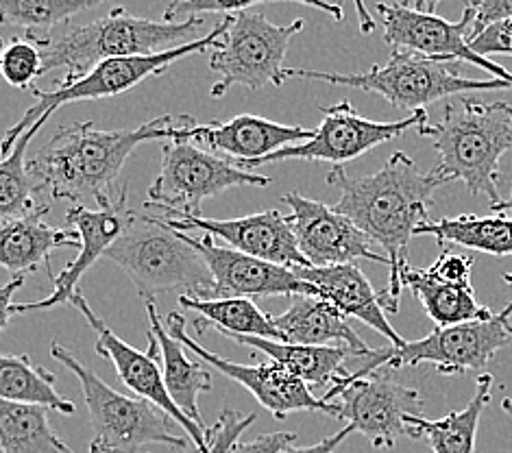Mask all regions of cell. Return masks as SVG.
<instances>
[{"label":"cell","instance_id":"obj_1","mask_svg":"<svg viewBox=\"0 0 512 453\" xmlns=\"http://www.w3.org/2000/svg\"><path fill=\"white\" fill-rule=\"evenodd\" d=\"M327 183L340 192L334 210L353 220L388 257V284L380 292V303L386 314H397L410 240L421 225L430 223L434 192L449 181L434 168L423 173L408 153L397 151L367 177H351L343 166H334Z\"/></svg>","mask_w":512,"mask_h":453},{"label":"cell","instance_id":"obj_2","mask_svg":"<svg viewBox=\"0 0 512 453\" xmlns=\"http://www.w3.org/2000/svg\"><path fill=\"white\" fill-rule=\"evenodd\" d=\"M181 120L184 116H160L136 129H96L90 120L75 122L29 157L31 177L51 201L92 199L105 207L125 186L120 173L129 155L144 142L173 140Z\"/></svg>","mask_w":512,"mask_h":453},{"label":"cell","instance_id":"obj_3","mask_svg":"<svg viewBox=\"0 0 512 453\" xmlns=\"http://www.w3.org/2000/svg\"><path fill=\"white\" fill-rule=\"evenodd\" d=\"M432 140L438 155L434 170L447 181H462L473 197H486L491 207L502 203L499 162L512 151V105L478 96H451L438 122L419 131Z\"/></svg>","mask_w":512,"mask_h":453},{"label":"cell","instance_id":"obj_4","mask_svg":"<svg viewBox=\"0 0 512 453\" xmlns=\"http://www.w3.org/2000/svg\"><path fill=\"white\" fill-rule=\"evenodd\" d=\"M203 16H192L181 22L149 20L129 14L125 7H116L105 18L85 24H64L38 42L42 48V77L51 70L64 68L66 77H81L107 59L153 55L170 51L181 44L197 40L203 29Z\"/></svg>","mask_w":512,"mask_h":453},{"label":"cell","instance_id":"obj_5","mask_svg":"<svg viewBox=\"0 0 512 453\" xmlns=\"http://www.w3.org/2000/svg\"><path fill=\"white\" fill-rule=\"evenodd\" d=\"M105 257L123 268L144 301H155L168 292L214 299L216 284L201 253L153 212H136Z\"/></svg>","mask_w":512,"mask_h":453},{"label":"cell","instance_id":"obj_6","mask_svg":"<svg viewBox=\"0 0 512 453\" xmlns=\"http://www.w3.org/2000/svg\"><path fill=\"white\" fill-rule=\"evenodd\" d=\"M229 22L231 18L227 16L225 20L218 22L210 33L203 35V38L181 44L177 48H170V51L107 59L81 77H64L53 90L33 88L31 94L35 99V105L27 109V114L20 118V122H16L14 127L7 129L5 140H3V157H7L11 151H14V146L27 131H33L35 136H38L40 129L46 125L48 118H51L59 107L77 103V101L112 99V96L133 90L136 85H140L146 79L162 75V72H166L170 66L177 64V61H181L184 57L205 53L207 48L214 51V48L221 46L225 33L229 29Z\"/></svg>","mask_w":512,"mask_h":453},{"label":"cell","instance_id":"obj_7","mask_svg":"<svg viewBox=\"0 0 512 453\" xmlns=\"http://www.w3.org/2000/svg\"><path fill=\"white\" fill-rule=\"evenodd\" d=\"M460 64L454 61H438L412 51H390L384 66H373L367 72L356 75H340V72H323L308 68H286L288 79H310L334 85H347L364 92H373L397 109L419 112L436 101H447L451 96L471 92L512 90V83L504 79H469L460 75Z\"/></svg>","mask_w":512,"mask_h":453},{"label":"cell","instance_id":"obj_8","mask_svg":"<svg viewBox=\"0 0 512 453\" xmlns=\"http://www.w3.org/2000/svg\"><path fill=\"white\" fill-rule=\"evenodd\" d=\"M51 355L79 379L85 408L90 414L94 438L90 453H140L151 445L186 447V440L173 432V419L151 401L129 397L107 386L103 379L79 362L62 342L53 340Z\"/></svg>","mask_w":512,"mask_h":453},{"label":"cell","instance_id":"obj_9","mask_svg":"<svg viewBox=\"0 0 512 453\" xmlns=\"http://www.w3.org/2000/svg\"><path fill=\"white\" fill-rule=\"evenodd\" d=\"M266 188L271 179L245 170L188 140L162 146L160 173L149 188L146 212L166 218L201 216L203 203L229 188Z\"/></svg>","mask_w":512,"mask_h":453},{"label":"cell","instance_id":"obj_10","mask_svg":"<svg viewBox=\"0 0 512 453\" xmlns=\"http://www.w3.org/2000/svg\"><path fill=\"white\" fill-rule=\"evenodd\" d=\"M229 29L221 46L210 55V70L218 79L210 94L221 99L234 85H242L251 92L282 88L288 81L284 59L290 40L303 31L306 22L301 18L290 24H275L262 11H240L229 16Z\"/></svg>","mask_w":512,"mask_h":453},{"label":"cell","instance_id":"obj_11","mask_svg":"<svg viewBox=\"0 0 512 453\" xmlns=\"http://www.w3.org/2000/svg\"><path fill=\"white\" fill-rule=\"evenodd\" d=\"M512 342V301L502 312L484 321H469L449 327H436L421 340L406 342L404 347L373 349L364 366L356 371L358 377L377 369H401V366L432 364L443 375H462L480 371L493 362L495 355Z\"/></svg>","mask_w":512,"mask_h":453},{"label":"cell","instance_id":"obj_12","mask_svg":"<svg viewBox=\"0 0 512 453\" xmlns=\"http://www.w3.org/2000/svg\"><path fill=\"white\" fill-rule=\"evenodd\" d=\"M323 120L314 129V136L308 142L286 146L282 151H275L262 159H247V162H236V166L245 170L262 168L266 164L286 162V159H301V162H329L340 166L351 162L364 153L377 149L406 131L425 129L430 125V116L425 109L412 112L408 118L397 122H375L362 118L349 101H340L336 105L321 107Z\"/></svg>","mask_w":512,"mask_h":453},{"label":"cell","instance_id":"obj_13","mask_svg":"<svg viewBox=\"0 0 512 453\" xmlns=\"http://www.w3.org/2000/svg\"><path fill=\"white\" fill-rule=\"evenodd\" d=\"M377 369L356 382H334L321 397L336 403V419L367 436L375 449H393L406 434L408 416L423 412V397L393 375Z\"/></svg>","mask_w":512,"mask_h":453},{"label":"cell","instance_id":"obj_14","mask_svg":"<svg viewBox=\"0 0 512 453\" xmlns=\"http://www.w3.org/2000/svg\"><path fill=\"white\" fill-rule=\"evenodd\" d=\"M70 305L75 308L79 314H83L85 321L96 332V353L101 358L109 360L114 364L116 375L120 377L129 390L136 393V397L151 401L153 406L164 410L170 419H173L181 430L186 432V436L192 440V445L197 447L201 453H207V430L201 427L197 421H192L188 414L179 410L177 403L170 399L166 384H164V375H162V360H160V347H157L155 338L149 336V349L146 353L133 349L127 345L125 340H120L112 327L105 325L99 314L92 310V305L88 303L81 292L77 290L70 299Z\"/></svg>","mask_w":512,"mask_h":453},{"label":"cell","instance_id":"obj_15","mask_svg":"<svg viewBox=\"0 0 512 453\" xmlns=\"http://www.w3.org/2000/svg\"><path fill=\"white\" fill-rule=\"evenodd\" d=\"M166 329L170 336L177 338L192 355L205 364H210L212 369L223 373L225 377L234 379L236 384L245 386L249 393L262 403V408L271 412L277 421H284L292 412H327L336 414V403H327L310 393V386L303 382L301 377L292 375L286 371L282 364H260V366H245L238 362H229L221 355L212 353L210 349L201 347L197 340L188 334V325L184 314L170 312L166 318Z\"/></svg>","mask_w":512,"mask_h":453},{"label":"cell","instance_id":"obj_16","mask_svg":"<svg viewBox=\"0 0 512 453\" xmlns=\"http://www.w3.org/2000/svg\"><path fill=\"white\" fill-rule=\"evenodd\" d=\"M282 203L288 205L292 231L310 266L356 264L358 260L388 266V257L373 249L371 238L334 207L303 197L297 190L284 194Z\"/></svg>","mask_w":512,"mask_h":453},{"label":"cell","instance_id":"obj_17","mask_svg":"<svg viewBox=\"0 0 512 453\" xmlns=\"http://www.w3.org/2000/svg\"><path fill=\"white\" fill-rule=\"evenodd\" d=\"M201 253L214 277V299L227 297H321L319 288L295 275L292 268L251 257L231 247H221L212 236L192 238L181 231Z\"/></svg>","mask_w":512,"mask_h":453},{"label":"cell","instance_id":"obj_18","mask_svg":"<svg viewBox=\"0 0 512 453\" xmlns=\"http://www.w3.org/2000/svg\"><path fill=\"white\" fill-rule=\"evenodd\" d=\"M133 216H136V210H131L127 205V186L120 188L112 203L99 207V210H88V207L83 205L70 207L66 212V225L79 231V255L75 257V262H70L64 271L53 279L51 297L35 303H14L11 305V316L48 310L55 308V305L70 303L83 275L88 273L103 255H107V251L112 249V244L125 234Z\"/></svg>","mask_w":512,"mask_h":453},{"label":"cell","instance_id":"obj_19","mask_svg":"<svg viewBox=\"0 0 512 453\" xmlns=\"http://www.w3.org/2000/svg\"><path fill=\"white\" fill-rule=\"evenodd\" d=\"M160 216V214H157ZM166 223L177 231H192L201 229L207 236L227 242V247L251 257L273 262L286 268H301L310 266L306 255L301 253L295 231H292L290 216L279 210H266L242 218H205V216H179L166 218Z\"/></svg>","mask_w":512,"mask_h":453},{"label":"cell","instance_id":"obj_20","mask_svg":"<svg viewBox=\"0 0 512 453\" xmlns=\"http://www.w3.org/2000/svg\"><path fill=\"white\" fill-rule=\"evenodd\" d=\"M312 136L314 131L310 129L242 114L231 120H212L207 125H199L192 116H184L173 140H188L207 151L225 153L234 162H247V159L268 157L292 144L308 142Z\"/></svg>","mask_w":512,"mask_h":453},{"label":"cell","instance_id":"obj_21","mask_svg":"<svg viewBox=\"0 0 512 453\" xmlns=\"http://www.w3.org/2000/svg\"><path fill=\"white\" fill-rule=\"evenodd\" d=\"M295 275L319 288L321 297L334 303L345 316L358 318L364 325L375 329L390 342V347L399 349L406 345V340L388 323V314L380 303V292L373 290L371 281L364 277L356 264L301 266L295 268Z\"/></svg>","mask_w":512,"mask_h":453},{"label":"cell","instance_id":"obj_22","mask_svg":"<svg viewBox=\"0 0 512 453\" xmlns=\"http://www.w3.org/2000/svg\"><path fill=\"white\" fill-rule=\"evenodd\" d=\"M279 338L290 345L347 347L356 358H369L373 349L364 342L334 303L323 297H292L290 308L275 314Z\"/></svg>","mask_w":512,"mask_h":453},{"label":"cell","instance_id":"obj_23","mask_svg":"<svg viewBox=\"0 0 512 453\" xmlns=\"http://www.w3.org/2000/svg\"><path fill=\"white\" fill-rule=\"evenodd\" d=\"M46 214L48 203H44L38 212L7 220L0 227V264L14 277L38 271L40 266L48 268V260L57 249L81 247L77 229L46 225Z\"/></svg>","mask_w":512,"mask_h":453},{"label":"cell","instance_id":"obj_24","mask_svg":"<svg viewBox=\"0 0 512 453\" xmlns=\"http://www.w3.org/2000/svg\"><path fill=\"white\" fill-rule=\"evenodd\" d=\"M146 314H149V336L155 338L157 347H160V360H162V375L170 399H173L179 410L188 414L192 421H197L201 427L203 416L199 410V395L210 393L212 390V373L205 369V362H197L188 358V349L181 345L177 338L170 336L168 329L162 325L160 316H157L155 301H144ZM207 430V427H205Z\"/></svg>","mask_w":512,"mask_h":453},{"label":"cell","instance_id":"obj_25","mask_svg":"<svg viewBox=\"0 0 512 453\" xmlns=\"http://www.w3.org/2000/svg\"><path fill=\"white\" fill-rule=\"evenodd\" d=\"M401 284L408 288L423 305L436 327L460 325L469 321H484L491 318L493 310L475 299L471 281L445 279L432 268H412L410 264L401 271Z\"/></svg>","mask_w":512,"mask_h":453},{"label":"cell","instance_id":"obj_26","mask_svg":"<svg viewBox=\"0 0 512 453\" xmlns=\"http://www.w3.org/2000/svg\"><path fill=\"white\" fill-rule=\"evenodd\" d=\"M495 379L482 373L475 384V395L462 410L449 412L443 419H425L423 414L408 416L406 434L412 440H425L434 453H473L482 412L493 399Z\"/></svg>","mask_w":512,"mask_h":453},{"label":"cell","instance_id":"obj_27","mask_svg":"<svg viewBox=\"0 0 512 453\" xmlns=\"http://www.w3.org/2000/svg\"><path fill=\"white\" fill-rule=\"evenodd\" d=\"M238 345L258 349L266 353L273 362L282 364L286 371L301 377L308 386L329 388L334 379L347 375L345 360L351 358V349L347 347H306V345H290L284 340H268L255 336H238L227 334Z\"/></svg>","mask_w":512,"mask_h":453},{"label":"cell","instance_id":"obj_28","mask_svg":"<svg viewBox=\"0 0 512 453\" xmlns=\"http://www.w3.org/2000/svg\"><path fill=\"white\" fill-rule=\"evenodd\" d=\"M417 236H434L438 244H458L471 251L495 257H512V218L493 212L491 216L462 214L456 218L430 220L417 229Z\"/></svg>","mask_w":512,"mask_h":453},{"label":"cell","instance_id":"obj_29","mask_svg":"<svg viewBox=\"0 0 512 453\" xmlns=\"http://www.w3.org/2000/svg\"><path fill=\"white\" fill-rule=\"evenodd\" d=\"M181 308L199 314L197 329L210 327L218 334H238V336H255L268 340L279 338L273 318L262 312L247 297H227V299H197V297H179Z\"/></svg>","mask_w":512,"mask_h":453},{"label":"cell","instance_id":"obj_30","mask_svg":"<svg viewBox=\"0 0 512 453\" xmlns=\"http://www.w3.org/2000/svg\"><path fill=\"white\" fill-rule=\"evenodd\" d=\"M57 377L35 364L29 355L0 358V397L5 401L42 406L59 414H75V403L55 388Z\"/></svg>","mask_w":512,"mask_h":453},{"label":"cell","instance_id":"obj_31","mask_svg":"<svg viewBox=\"0 0 512 453\" xmlns=\"http://www.w3.org/2000/svg\"><path fill=\"white\" fill-rule=\"evenodd\" d=\"M42 406L0 401V445L3 453H75L55 434Z\"/></svg>","mask_w":512,"mask_h":453},{"label":"cell","instance_id":"obj_32","mask_svg":"<svg viewBox=\"0 0 512 453\" xmlns=\"http://www.w3.org/2000/svg\"><path fill=\"white\" fill-rule=\"evenodd\" d=\"M103 3L107 0H0V16L9 27L22 29L24 38L44 40L70 18Z\"/></svg>","mask_w":512,"mask_h":453},{"label":"cell","instance_id":"obj_33","mask_svg":"<svg viewBox=\"0 0 512 453\" xmlns=\"http://www.w3.org/2000/svg\"><path fill=\"white\" fill-rule=\"evenodd\" d=\"M35 138L33 131H27L18 140L7 157L0 164V218L3 223L29 216L38 212L44 203H38V186L31 177L27 149Z\"/></svg>","mask_w":512,"mask_h":453},{"label":"cell","instance_id":"obj_34","mask_svg":"<svg viewBox=\"0 0 512 453\" xmlns=\"http://www.w3.org/2000/svg\"><path fill=\"white\" fill-rule=\"evenodd\" d=\"M266 3H297L323 11L329 18L336 22L345 20V9L332 0H173L164 11V20L168 22H181V18L188 20L192 16H203V14H227L236 16L240 11H251L255 5H266Z\"/></svg>","mask_w":512,"mask_h":453},{"label":"cell","instance_id":"obj_35","mask_svg":"<svg viewBox=\"0 0 512 453\" xmlns=\"http://www.w3.org/2000/svg\"><path fill=\"white\" fill-rule=\"evenodd\" d=\"M44 57L38 42H33L24 35L11 40L3 48V57H0V72H3L5 81L11 88L27 90L42 77Z\"/></svg>","mask_w":512,"mask_h":453},{"label":"cell","instance_id":"obj_36","mask_svg":"<svg viewBox=\"0 0 512 453\" xmlns=\"http://www.w3.org/2000/svg\"><path fill=\"white\" fill-rule=\"evenodd\" d=\"M255 419L258 416L253 412L242 414L236 410H225L212 427H207V447H210L207 453H229L240 436L255 423Z\"/></svg>","mask_w":512,"mask_h":453},{"label":"cell","instance_id":"obj_37","mask_svg":"<svg viewBox=\"0 0 512 453\" xmlns=\"http://www.w3.org/2000/svg\"><path fill=\"white\" fill-rule=\"evenodd\" d=\"M469 46L482 57L491 55H510L512 57V18L495 22L486 27L478 38L471 40Z\"/></svg>","mask_w":512,"mask_h":453},{"label":"cell","instance_id":"obj_38","mask_svg":"<svg viewBox=\"0 0 512 453\" xmlns=\"http://www.w3.org/2000/svg\"><path fill=\"white\" fill-rule=\"evenodd\" d=\"M467 9L473 16L471 40L478 38L491 24L512 18V0H471V3H467Z\"/></svg>","mask_w":512,"mask_h":453},{"label":"cell","instance_id":"obj_39","mask_svg":"<svg viewBox=\"0 0 512 453\" xmlns=\"http://www.w3.org/2000/svg\"><path fill=\"white\" fill-rule=\"evenodd\" d=\"M297 440L295 432H271L253 440H238L229 453H282Z\"/></svg>","mask_w":512,"mask_h":453},{"label":"cell","instance_id":"obj_40","mask_svg":"<svg viewBox=\"0 0 512 453\" xmlns=\"http://www.w3.org/2000/svg\"><path fill=\"white\" fill-rule=\"evenodd\" d=\"M430 268L434 273H438L445 279H451V281H471L473 257L443 249V253L438 255V260Z\"/></svg>","mask_w":512,"mask_h":453},{"label":"cell","instance_id":"obj_41","mask_svg":"<svg viewBox=\"0 0 512 453\" xmlns=\"http://www.w3.org/2000/svg\"><path fill=\"white\" fill-rule=\"evenodd\" d=\"M351 434H356V430H353L351 425H345L343 430H340L338 434L323 438L321 443L310 445V447H288V449H284L282 453H336V449H338L340 445H343L345 438L351 436Z\"/></svg>","mask_w":512,"mask_h":453},{"label":"cell","instance_id":"obj_42","mask_svg":"<svg viewBox=\"0 0 512 453\" xmlns=\"http://www.w3.org/2000/svg\"><path fill=\"white\" fill-rule=\"evenodd\" d=\"M24 286V275H18L0 290V329H7L11 321V305H14V295Z\"/></svg>","mask_w":512,"mask_h":453},{"label":"cell","instance_id":"obj_43","mask_svg":"<svg viewBox=\"0 0 512 453\" xmlns=\"http://www.w3.org/2000/svg\"><path fill=\"white\" fill-rule=\"evenodd\" d=\"M384 3L408 7V9H414V11H423V14H434L436 7L441 5L443 0H384ZM467 3H471V0H467Z\"/></svg>","mask_w":512,"mask_h":453},{"label":"cell","instance_id":"obj_44","mask_svg":"<svg viewBox=\"0 0 512 453\" xmlns=\"http://www.w3.org/2000/svg\"><path fill=\"white\" fill-rule=\"evenodd\" d=\"M353 7H356V16H358V22H360V33L371 35L377 29V24H375V18H371V11L367 9V3H364V0H353Z\"/></svg>","mask_w":512,"mask_h":453},{"label":"cell","instance_id":"obj_45","mask_svg":"<svg viewBox=\"0 0 512 453\" xmlns=\"http://www.w3.org/2000/svg\"><path fill=\"white\" fill-rule=\"evenodd\" d=\"M493 212H497V214H506V216H510L512 218V181H510V194L506 199H502V203H497V205H493L491 207Z\"/></svg>","mask_w":512,"mask_h":453},{"label":"cell","instance_id":"obj_46","mask_svg":"<svg viewBox=\"0 0 512 453\" xmlns=\"http://www.w3.org/2000/svg\"><path fill=\"white\" fill-rule=\"evenodd\" d=\"M502 408H504V412L508 414V419L512 421V399H510V397L502 401Z\"/></svg>","mask_w":512,"mask_h":453},{"label":"cell","instance_id":"obj_47","mask_svg":"<svg viewBox=\"0 0 512 453\" xmlns=\"http://www.w3.org/2000/svg\"><path fill=\"white\" fill-rule=\"evenodd\" d=\"M502 279L506 281L508 286H512V273H504V275H502Z\"/></svg>","mask_w":512,"mask_h":453},{"label":"cell","instance_id":"obj_48","mask_svg":"<svg viewBox=\"0 0 512 453\" xmlns=\"http://www.w3.org/2000/svg\"><path fill=\"white\" fill-rule=\"evenodd\" d=\"M192 453H201V451H199V449H194V451H192Z\"/></svg>","mask_w":512,"mask_h":453}]
</instances>
